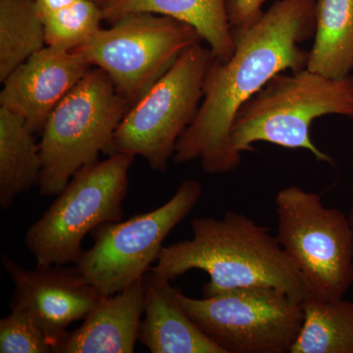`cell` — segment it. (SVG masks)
I'll return each mask as SVG.
<instances>
[{
  "label": "cell",
  "mask_w": 353,
  "mask_h": 353,
  "mask_svg": "<svg viewBox=\"0 0 353 353\" xmlns=\"http://www.w3.org/2000/svg\"><path fill=\"white\" fill-rule=\"evenodd\" d=\"M338 115L353 122V75L331 78L307 68L282 72L271 79L236 113L231 145L236 152H254L264 141L305 150L319 162H336L313 143L310 128L318 118Z\"/></svg>",
  "instance_id": "obj_3"
},
{
  "label": "cell",
  "mask_w": 353,
  "mask_h": 353,
  "mask_svg": "<svg viewBox=\"0 0 353 353\" xmlns=\"http://www.w3.org/2000/svg\"><path fill=\"white\" fill-rule=\"evenodd\" d=\"M170 283L150 271L143 277L145 319L139 343L152 353H224L179 305Z\"/></svg>",
  "instance_id": "obj_14"
},
{
  "label": "cell",
  "mask_w": 353,
  "mask_h": 353,
  "mask_svg": "<svg viewBox=\"0 0 353 353\" xmlns=\"http://www.w3.org/2000/svg\"><path fill=\"white\" fill-rule=\"evenodd\" d=\"M0 352L50 353L54 347L31 316L20 308L0 320Z\"/></svg>",
  "instance_id": "obj_21"
},
{
  "label": "cell",
  "mask_w": 353,
  "mask_h": 353,
  "mask_svg": "<svg viewBox=\"0 0 353 353\" xmlns=\"http://www.w3.org/2000/svg\"><path fill=\"white\" fill-rule=\"evenodd\" d=\"M94 1L97 2V3H99V6H101V4L102 3V1H103V0H94Z\"/></svg>",
  "instance_id": "obj_25"
},
{
  "label": "cell",
  "mask_w": 353,
  "mask_h": 353,
  "mask_svg": "<svg viewBox=\"0 0 353 353\" xmlns=\"http://www.w3.org/2000/svg\"><path fill=\"white\" fill-rule=\"evenodd\" d=\"M46 46L36 0H0V81Z\"/></svg>",
  "instance_id": "obj_19"
},
{
  "label": "cell",
  "mask_w": 353,
  "mask_h": 353,
  "mask_svg": "<svg viewBox=\"0 0 353 353\" xmlns=\"http://www.w3.org/2000/svg\"><path fill=\"white\" fill-rule=\"evenodd\" d=\"M179 305L224 353H290L303 303L271 287L240 288L192 299L171 287Z\"/></svg>",
  "instance_id": "obj_8"
},
{
  "label": "cell",
  "mask_w": 353,
  "mask_h": 353,
  "mask_svg": "<svg viewBox=\"0 0 353 353\" xmlns=\"http://www.w3.org/2000/svg\"><path fill=\"white\" fill-rule=\"evenodd\" d=\"M203 41L192 26L152 13L130 14L73 51L106 73L134 105L190 46Z\"/></svg>",
  "instance_id": "obj_9"
},
{
  "label": "cell",
  "mask_w": 353,
  "mask_h": 353,
  "mask_svg": "<svg viewBox=\"0 0 353 353\" xmlns=\"http://www.w3.org/2000/svg\"><path fill=\"white\" fill-rule=\"evenodd\" d=\"M92 67L75 51L44 46L4 81L0 106L41 134L53 110Z\"/></svg>",
  "instance_id": "obj_12"
},
{
  "label": "cell",
  "mask_w": 353,
  "mask_h": 353,
  "mask_svg": "<svg viewBox=\"0 0 353 353\" xmlns=\"http://www.w3.org/2000/svg\"><path fill=\"white\" fill-rule=\"evenodd\" d=\"M303 322L290 353H353V301L303 303Z\"/></svg>",
  "instance_id": "obj_18"
},
{
  "label": "cell",
  "mask_w": 353,
  "mask_h": 353,
  "mask_svg": "<svg viewBox=\"0 0 353 353\" xmlns=\"http://www.w3.org/2000/svg\"><path fill=\"white\" fill-rule=\"evenodd\" d=\"M101 7L102 18L110 23L130 14L152 13L192 26L220 61L229 59L236 48L227 0H103Z\"/></svg>",
  "instance_id": "obj_15"
},
{
  "label": "cell",
  "mask_w": 353,
  "mask_h": 353,
  "mask_svg": "<svg viewBox=\"0 0 353 353\" xmlns=\"http://www.w3.org/2000/svg\"><path fill=\"white\" fill-rule=\"evenodd\" d=\"M316 0H278L234 41L233 55L213 58L196 117L176 145L174 162L199 161L209 174L239 168L243 155L231 145L241 106L273 77L306 68L309 51L301 43L315 32Z\"/></svg>",
  "instance_id": "obj_1"
},
{
  "label": "cell",
  "mask_w": 353,
  "mask_h": 353,
  "mask_svg": "<svg viewBox=\"0 0 353 353\" xmlns=\"http://www.w3.org/2000/svg\"><path fill=\"white\" fill-rule=\"evenodd\" d=\"M130 104L102 70L90 71L51 113L39 141V192L57 196L77 172L113 154L118 127Z\"/></svg>",
  "instance_id": "obj_4"
},
{
  "label": "cell",
  "mask_w": 353,
  "mask_h": 353,
  "mask_svg": "<svg viewBox=\"0 0 353 353\" xmlns=\"http://www.w3.org/2000/svg\"><path fill=\"white\" fill-rule=\"evenodd\" d=\"M22 117L0 106V206L6 210L16 197L41 183V148Z\"/></svg>",
  "instance_id": "obj_16"
},
{
  "label": "cell",
  "mask_w": 353,
  "mask_h": 353,
  "mask_svg": "<svg viewBox=\"0 0 353 353\" xmlns=\"http://www.w3.org/2000/svg\"><path fill=\"white\" fill-rule=\"evenodd\" d=\"M192 236L163 248L150 272L168 282L189 271L208 274L203 296L250 287L283 290L303 303L310 292L301 274L268 228L241 213L227 211L222 218L196 217Z\"/></svg>",
  "instance_id": "obj_2"
},
{
  "label": "cell",
  "mask_w": 353,
  "mask_h": 353,
  "mask_svg": "<svg viewBox=\"0 0 353 353\" xmlns=\"http://www.w3.org/2000/svg\"><path fill=\"white\" fill-rule=\"evenodd\" d=\"M266 0H227L228 16L234 41L262 17Z\"/></svg>",
  "instance_id": "obj_22"
},
{
  "label": "cell",
  "mask_w": 353,
  "mask_h": 353,
  "mask_svg": "<svg viewBox=\"0 0 353 353\" xmlns=\"http://www.w3.org/2000/svg\"><path fill=\"white\" fill-rule=\"evenodd\" d=\"M2 265L15 287L11 308L22 309L31 316L50 339L54 352L68 336L70 325L85 319L103 297L75 264L27 270L3 255Z\"/></svg>",
  "instance_id": "obj_11"
},
{
  "label": "cell",
  "mask_w": 353,
  "mask_h": 353,
  "mask_svg": "<svg viewBox=\"0 0 353 353\" xmlns=\"http://www.w3.org/2000/svg\"><path fill=\"white\" fill-rule=\"evenodd\" d=\"M213 57L201 43L187 48L129 110L118 127L113 154L141 157L153 171H165L176 145L196 117ZM112 154V155H113Z\"/></svg>",
  "instance_id": "obj_7"
},
{
  "label": "cell",
  "mask_w": 353,
  "mask_h": 353,
  "mask_svg": "<svg viewBox=\"0 0 353 353\" xmlns=\"http://www.w3.org/2000/svg\"><path fill=\"white\" fill-rule=\"evenodd\" d=\"M101 7L94 0H76L43 17L46 46L74 50L101 29Z\"/></svg>",
  "instance_id": "obj_20"
},
{
  "label": "cell",
  "mask_w": 353,
  "mask_h": 353,
  "mask_svg": "<svg viewBox=\"0 0 353 353\" xmlns=\"http://www.w3.org/2000/svg\"><path fill=\"white\" fill-rule=\"evenodd\" d=\"M143 312L141 278L117 294L102 297L82 326L68 334L57 353H132Z\"/></svg>",
  "instance_id": "obj_13"
},
{
  "label": "cell",
  "mask_w": 353,
  "mask_h": 353,
  "mask_svg": "<svg viewBox=\"0 0 353 353\" xmlns=\"http://www.w3.org/2000/svg\"><path fill=\"white\" fill-rule=\"evenodd\" d=\"M348 219L350 221V224L353 228V202L352 206H350V212H348Z\"/></svg>",
  "instance_id": "obj_24"
},
{
  "label": "cell",
  "mask_w": 353,
  "mask_h": 353,
  "mask_svg": "<svg viewBox=\"0 0 353 353\" xmlns=\"http://www.w3.org/2000/svg\"><path fill=\"white\" fill-rule=\"evenodd\" d=\"M306 68L343 78L353 70V0H316L314 43Z\"/></svg>",
  "instance_id": "obj_17"
},
{
  "label": "cell",
  "mask_w": 353,
  "mask_h": 353,
  "mask_svg": "<svg viewBox=\"0 0 353 353\" xmlns=\"http://www.w3.org/2000/svg\"><path fill=\"white\" fill-rule=\"evenodd\" d=\"M38 4L39 12H41V18L46 14L57 11L58 9L63 8V7L70 6V4L75 2L76 0H36Z\"/></svg>",
  "instance_id": "obj_23"
},
{
  "label": "cell",
  "mask_w": 353,
  "mask_h": 353,
  "mask_svg": "<svg viewBox=\"0 0 353 353\" xmlns=\"http://www.w3.org/2000/svg\"><path fill=\"white\" fill-rule=\"evenodd\" d=\"M201 196V183L187 180L154 210L97 227L92 233L94 245L77 264L83 279L104 297L143 278L157 263L165 239L192 213Z\"/></svg>",
  "instance_id": "obj_10"
},
{
  "label": "cell",
  "mask_w": 353,
  "mask_h": 353,
  "mask_svg": "<svg viewBox=\"0 0 353 353\" xmlns=\"http://www.w3.org/2000/svg\"><path fill=\"white\" fill-rule=\"evenodd\" d=\"M275 205L276 238L311 297L345 299L353 285V228L348 215L327 208L319 194L297 185L279 190Z\"/></svg>",
  "instance_id": "obj_6"
},
{
  "label": "cell",
  "mask_w": 353,
  "mask_h": 353,
  "mask_svg": "<svg viewBox=\"0 0 353 353\" xmlns=\"http://www.w3.org/2000/svg\"><path fill=\"white\" fill-rule=\"evenodd\" d=\"M134 155L115 153L72 176L48 210L25 234V245L37 266L78 264L88 234L124 218Z\"/></svg>",
  "instance_id": "obj_5"
}]
</instances>
